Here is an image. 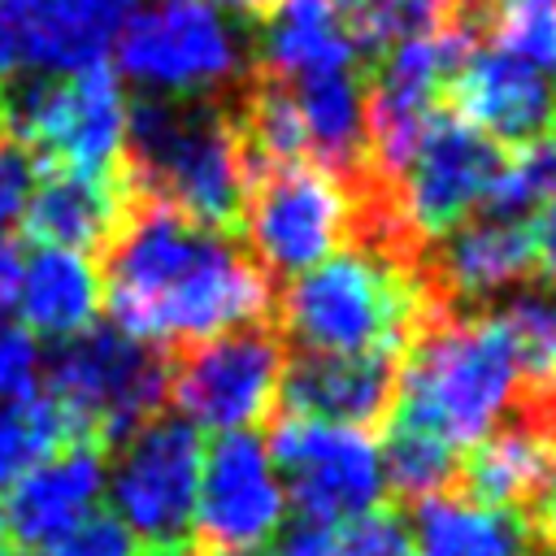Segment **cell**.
Returning a JSON list of instances; mask_svg holds the SVG:
<instances>
[{
  "label": "cell",
  "instance_id": "10",
  "mask_svg": "<svg viewBox=\"0 0 556 556\" xmlns=\"http://www.w3.org/2000/svg\"><path fill=\"white\" fill-rule=\"evenodd\" d=\"M282 369V334L269 321L239 326L169 352V395L187 426L235 434L274 408Z\"/></svg>",
  "mask_w": 556,
  "mask_h": 556
},
{
  "label": "cell",
  "instance_id": "5",
  "mask_svg": "<svg viewBox=\"0 0 556 556\" xmlns=\"http://www.w3.org/2000/svg\"><path fill=\"white\" fill-rule=\"evenodd\" d=\"M43 391L65 413L78 443L104 447L161 413L169 400V352L130 339L113 321L87 326L56 343Z\"/></svg>",
  "mask_w": 556,
  "mask_h": 556
},
{
  "label": "cell",
  "instance_id": "19",
  "mask_svg": "<svg viewBox=\"0 0 556 556\" xmlns=\"http://www.w3.org/2000/svg\"><path fill=\"white\" fill-rule=\"evenodd\" d=\"M552 434H556V421L513 408L491 434H482L469 447V456H460L452 491L486 508L530 513L539 500L543 473H547Z\"/></svg>",
  "mask_w": 556,
  "mask_h": 556
},
{
  "label": "cell",
  "instance_id": "9",
  "mask_svg": "<svg viewBox=\"0 0 556 556\" xmlns=\"http://www.w3.org/2000/svg\"><path fill=\"white\" fill-rule=\"evenodd\" d=\"M265 447L300 521L343 526L374 513L382 500L387 473L374 430L282 413Z\"/></svg>",
  "mask_w": 556,
  "mask_h": 556
},
{
  "label": "cell",
  "instance_id": "11",
  "mask_svg": "<svg viewBox=\"0 0 556 556\" xmlns=\"http://www.w3.org/2000/svg\"><path fill=\"white\" fill-rule=\"evenodd\" d=\"M500 169H504L500 143L465 126L456 113H434L413 156L395 174V182L378 191H387L404 230L426 248L447 230H456L460 222H469L491 200Z\"/></svg>",
  "mask_w": 556,
  "mask_h": 556
},
{
  "label": "cell",
  "instance_id": "21",
  "mask_svg": "<svg viewBox=\"0 0 556 556\" xmlns=\"http://www.w3.org/2000/svg\"><path fill=\"white\" fill-rule=\"evenodd\" d=\"M413 556H543L530 517L473 504L456 491L413 504Z\"/></svg>",
  "mask_w": 556,
  "mask_h": 556
},
{
  "label": "cell",
  "instance_id": "13",
  "mask_svg": "<svg viewBox=\"0 0 556 556\" xmlns=\"http://www.w3.org/2000/svg\"><path fill=\"white\" fill-rule=\"evenodd\" d=\"M287 491L269 460L265 439L235 430L222 434L200 460L195 534L200 556H256L282 526Z\"/></svg>",
  "mask_w": 556,
  "mask_h": 556
},
{
  "label": "cell",
  "instance_id": "34",
  "mask_svg": "<svg viewBox=\"0 0 556 556\" xmlns=\"http://www.w3.org/2000/svg\"><path fill=\"white\" fill-rule=\"evenodd\" d=\"M530 252H534V269L543 274V282L556 287V200L539 208L530 226Z\"/></svg>",
  "mask_w": 556,
  "mask_h": 556
},
{
  "label": "cell",
  "instance_id": "12",
  "mask_svg": "<svg viewBox=\"0 0 556 556\" xmlns=\"http://www.w3.org/2000/svg\"><path fill=\"white\" fill-rule=\"evenodd\" d=\"M200 434L182 417H148L126 439H117L113 469H104L109 500L117 521L148 539V547L187 543V526L195 513L200 486Z\"/></svg>",
  "mask_w": 556,
  "mask_h": 556
},
{
  "label": "cell",
  "instance_id": "33",
  "mask_svg": "<svg viewBox=\"0 0 556 556\" xmlns=\"http://www.w3.org/2000/svg\"><path fill=\"white\" fill-rule=\"evenodd\" d=\"M530 526H534V539H539L543 556H556V434H552V447H547V473H543L539 500L530 508Z\"/></svg>",
  "mask_w": 556,
  "mask_h": 556
},
{
  "label": "cell",
  "instance_id": "36",
  "mask_svg": "<svg viewBox=\"0 0 556 556\" xmlns=\"http://www.w3.org/2000/svg\"><path fill=\"white\" fill-rule=\"evenodd\" d=\"M213 9H230V13H248V17H265L274 0H204Z\"/></svg>",
  "mask_w": 556,
  "mask_h": 556
},
{
  "label": "cell",
  "instance_id": "23",
  "mask_svg": "<svg viewBox=\"0 0 556 556\" xmlns=\"http://www.w3.org/2000/svg\"><path fill=\"white\" fill-rule=\"evenodd\" d=\"M356 56L352 30L330 0H274L261 17L256 70L274 78H304L348 70Z\"/></svg>",
  "mask_w": 556,
  "mask_h": 556
},
{
  "label": "cell",
  "instance_id": "17",
  "mask_svg": "<svg viewBox=\"0 0 556 556\" xmlns=\"http://www.w3.org/2000/svg\"><path fill=\"white\" fill-rule=\"evenodd\" d=\"M104 447L70 443L22 473L0 508L9 543L17 552H48L65 534H74L104 495Z\"/></svg>",
  "mask_w": 556,
  "mask_h": 556
},
{
  "label": "cell",
  "instance_id": "29",
  "mask_svg": "<svg viewBox=\"0 0 556 556\" xmlns=\"http://www.w3.org/2000/svg\"><path fill=\"white\" fill-rule=\"evenodd\" d=\"M334 556H413L408 530L395 513H365L356 521L339 526V552Z\"/></svg>",
  "mask_w": 556,
  "mask_h": 556
},
{
  "label": "cell",
  "instance_id": "27",
  "mask_svg": "<svg viewBox=\"0 0 556 556\" xmlns=\"http://www.w3.org/2000/svg\"><path fill=\"white\" fill-rule=\"evenodd\" d=\"M456 447H447L443 439L404 426V421H387V447H382V473L387 482L408 500H426V495H443L456 482Z\"/></svg>",
  "mask_w": 556,
  "mask_h": 556
},
{
  "label": "cell",
  "instance_id": "22",
  "mask_svg": "<svg viewBox=\"0 0 556 556\" xmlns=\"http://www.w3.org/2000/svg\"><path fill=\"white\" fill-rule=\"evenodd\" d=\"M304 130V156L334 169L339 178L365 174V87L356 70H321L282 78Z\"/></svg>",
  "mask_w": 556,
  "mask_h": 556
},
{
  "label": "cell",
  "instance_id": "1",
  "mask_svg": "<svg viewBox=\"0 0 556 556\" xmlns=\"http://www.w3.org/2000/svg\"><path fill=\"white\" fill-rule=\"evenodd\" d=\"M100 282L113 326L161 352L261 326L274 308L269 274L235 235L208 230L135 187L100 248Z\"/></svg>",
  "mask_w": 556,
  "mask_h": 556
},
{
  "label": "cell",
  "instance_id": "35",
  "mask_svg": "<svg viewBox=\"0 0 556 556\" xmlns=\"http://www.w3.org/2000/svg\"><path fill=\"white\" fill-rule=\"evenodd\" d=\"M17 274H22V256L13 243L0 239V313L17 300Z\"/></svg>",
  "mask_w": 556,
  "mask_h": 556
},
{
  "label": "cell",
  "instance_id": "28",
  "mask_svg": "<svg viewBox=\"0 0 556 556\" xmlns=\"http://www.w3.org/2000/svg\"><path fill=\"white\" fill-rule=\"evenodd\" d=\"M556 200V130L530 139L517 148L513 161H504L495 191L486 200V213L521 222V213L543 208Z\"/></svg>",
  "mask_w": 556,
  "mask_h": 556
},
{
  "label": "cell",
  "instance_id": "30",
  "mask_svg": "<svg viewBox=\"0 0 556 556\" xmlns=\"http://www.w3.org/2000/svg\"><path fill=\"white\" fill-rule=\"evenodd\" d=\"M43 556H135V534L113 513H91L74 534L52 543Z\"/></svg>",
  "mask_w": 556,
  "mask_h": 556
},
{
  "label": "cell",
  "instance_id": "32",
  "mask_svg": "<svg viewBox=\"0 0 556 556\" xmlns=\"http://www.w3.org/2000/svg\"><path fill=\"white\" fill-rule=\"evenodd\" d=\"M30 187H35V161L13 139H0V235L13 222H22Z\"/></svg>",
  "mask_w": 556,
  "mask_h": 556
},
{
  "label": "cell",
  "instance_id": "26",
  "mask_svg": "<svg viewBox=\"0 0 556 556\" xmlns=\"http://www.w3.org/2000/svg\"><path fill=\"white\" fill-rule=\"evenodd\" d=\"M469 22L534 70H556V0H469Z\"/></svg>",
  "mask_w": 556,
  "mask_h": 556
},
{
  "label": "cell",
  "instance_id": "8",
  "mask_svg": "<svg viewBox=\"0 0 556 556\" xmlns=\"http://www.w3.org/2000/svg\"><path fill=\"white\" fill-rule=\"evenodd\" d=\"M117 61L148 96H230L248 74L239 30L204 0H148L117 30Z\"/></svg>",
  "mask_w": 556,
  "mask_h": 556
},
{
  "label": "cell",
  "instance_id": "18",
  "mask_svg": "<svg viewBox=\"0 0 556 556\" xmlns=\"http://www.w3.org/2000/svg\"><path fill=\"white\" fill-rule=\"evenodd\" d=\"M395 361L400 356H300L282 369L278 400L295 417L369 430L391 417Z\"/></svg>",
  "mask_w": 556,
  "mask_h": 556
},
{
  "label": "cell",
  "instance_id": "7",
  "mask_svg": "<svg viewBox=\"0 0 556 556\" xmlns=\"http://www.w3.org/2000/svg\"><path fill=\"white\" fill-rule=\"evenodd\" d=\"M356 204V178H339L317 161H282L252 169L239 226L269 278H295L352 239Z\"/></svg>",
  "mask_w": 556,
  "mask_h": 556
},
{
  "label": "cell",
  "instance_id": "24",
  "mask_svg": "<svg viewBox=\"0 0 556 556\" xmlns=\"http://www.w3.org/2000/svg\"><path fill=\"white\" fill-rule=\"evenodd\" d=\"M100 269L70 248H35L17 274V308L30 334L74 339L96 326L100 313Z\"/></svg>",
  "mask_w": 556,
  "mask_h": 556
},
{
  "label": "cell",
  "instance_id": "37",
  "mask_svg": "<svg viewBox=\"0 0 556 556\" xmlns=\"http://www.w3.org/2000/svg\"><path fill=\"white\" fill-rule=\"evenodd\" d=\"M135 556H200V552L187 547V543H169V547H143V552H135Z\"/></svg>",
  "mask_w": 556,
  "mask_h": 556
},
{
  "label": "cell",
  "instance_id": "15",
  "mask_svg": "<svg viewBox=\"0 0 556 556\" xmlns=\"http://www.w3.org/2000/svg\"><path fill=\"white\" fill-rule=\"evenodd\" d=\"M452 113L491 143H530L556 130V78L504 48H473L452 87Z\"/></svg>",
  "mask_w": 556,
  "mask_h": 556
},
{
  "label": "cell",
  "instance_id": "25",
  "mask_svg": "<svg viewBox=\"0 0 556 556\" xmlns=\"http://www.w3.org/2000/svg\"><path fill=\"white\" fill-rule=\"evenodd\" d=\"M70 443H78V434L48 391L0 400V491H9L22 473H30L39 460L56 456Z\"/></svg>",
  "mask_w": 556,
  "mask_h": 556
},
{
  "label": "cell",
  "instance_id": "20",
  "mask_svg": "<svg viewBox=\"0 0 556 556\" xmlns=\"http://www.w3.org/2000/svg\"><path fill=\"white\" fill-rule=\"evenodd\" d=\"M126 195H130V182L122 165L104 174L48 169V178L30 187L22 222L39 248H70V252L104 248L126 208Z\"/></svg>",
  "mask_w": 556,
  "mask_h": 556
},
{
  "label": "cell",
  "instance_id": "16",
  "mask_svg": "<svg viewBox=\"0 0 556 556\" xmlns=\"http://www.w3.org/2000/svg\"><path fill=\"white\" fill-rule=\"evenodd\" d=\"M534 269L530 252V226L495 213H478L447 230L443 239L426 243L421 252V278L439 308L478 313L482 300L517 287Z\"/></svg>",
  "mask_w": 556,
  "mask_h": 556
},
{
  "label": "cell",
  "instance_id": "39",
  "mask_svg": "<svg viewBox=\"0 0 556 556\" xmlns=\"http://www.w3.org/2000/svg\"><path fill=\"white\" fill-rule=\"evenodd\" d=\"M0 130H4V87H0Z\"/></svg>",
  "mask_w": 556,
  "mask_h": 556
},
{
  "label": "cell",
  "instance_id": "31",
  "mask_svg": "<svg viewBox=\"0 0 556 556\" xmlns=\"http://www.w3.org/2000/svg\"><path fill=\"white\" fill-rule=\"evenodd\" d=\"M35 374H39V343H35V334L26 326L0 321V400L35 391Z\"/></svg>",
  "mask_w": 556,
  "mask_h": 556
},
{
  "label": "cell",
  "instance_id": "6",
  "mask_svg": "<svg viewBox=\"0 0 556 556\" xmlns=\"http://www.w3.org/2000/svg\"><path fill=\"white\" fill-rule=\"evenodd\" d=\"M4 130L30 161L52 169H117L126 143L122 83L104 61L74 74H17L4 83Z\"/></svg>",
  "mask_w": 556,
  "mask_h": 556
},
{
  "label": "cell",
  "instance_id": "3",
  "mask_svg": "<svg viewBox=\"0 0 556 556\" xmlns=\"http://www.w3.org/2000/svg\"><path fill=\"white\" fill-rule=\"evenodd\" d=\"M122 169L135 191L182 217L226 235L239 230L252 165L226 96H143L126 109Z\"/></svg>",
  "mask_w": 556,
  "mask_h": 556
},
{
  "label": "cell",
  "instance_id": "14",
  "mask_svg": "<svg viewBox=\"0 0 556 556\" xmlns=\"http://www.w3.org/2000/svg\"><path fill=\"white\" fill-rule=\"evenodd\" d=\"M130 0H0V74H74L117 43Z\"/></svg>",
  "mask_w": 556,
  "mask_h": 556
},
{
  "label": "cell",
  "instance_id": "2",
  "mask_svg": "<svg viewBox=\"0 0 556 556\" xmlns=\"http://www.w3.org/2000/svg\"><path fill=\"white\" fill-rule=\"evenodd\" d=\"M517 395L521 374L500 317L434 308L395 361V404L387 421L465 447L491 434L517 408Z\"/></svg>",
  "mask_w": 556,
  "mask_h": 556
},
{
  "label": "cell",
  "instance_id": "38",
  "mask_svg": "<svg viewBox=\"0 0 556 556\" xmlns=\"http://www.w3.org/2000/svg\"><path fill=\"white\" fill-rule=\"evenodd\" d=\"M0 556H22V552H17V547H13L9 539H0Z\"/></svg>",
  "mask_w": 556,
  "mask_h": 556
},
{
  "label": "cell",
  "instance_id": "4",
  "mask_svg": "<svg viewBox=\"0 0 556 556\" xmlns=\"http://www.w3.org/2000/svg\"><path fill=\"white\" fill-rule=\"evenodd\" d=\"M421 265L348 243L278 295V334L304 356H400L434 313Z\"/></svg>",
  "mask_w": 556,
  "mask_h": 556
}]
</instances>
